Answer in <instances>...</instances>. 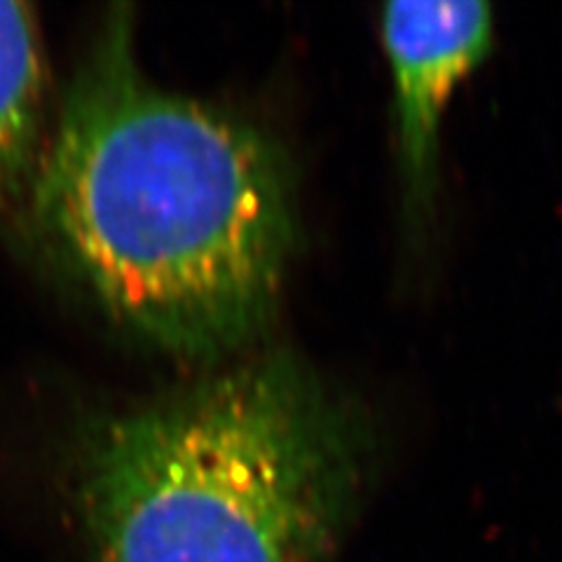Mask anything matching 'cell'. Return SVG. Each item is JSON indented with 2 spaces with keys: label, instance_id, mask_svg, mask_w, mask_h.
Listing matches in <instances>:
<instances>
[{
  "label": "cell",
  "instance_id": "6da1fadb",
  "mask_svg": "<svg viewBox=\"0 0 562 562\" xmlns=\"http://www.w3.org/2000/svg\"><path fill=\"white\" fill-rule=\"evenodd\" d=\"M31 206L105 314L188 359L268 324L295 237L284 155L249 122L150 85L130 8L68 90Z\"/></svg>",
  "mask_w": 562,
  "mask_h": 562
},
{
  "label": "cell",
  "instance_id": "7a4b0ae2",
  "mask_svg": "<svg viewBox=\"0 0 562 562\" xmlns=\"http://www.w3.org/2000/svg\"><path fill=\"white\" fill-rule=\"evenodd\" d=\"M363 473L355 415L274 355L97 419L68 492L85 562H336Z\"/></svg>",
  "mask_w": 562,
  "mask_h": 562
},
{
  "label": "cell",
  "instance_id": "3957f363",
  "mask_svg": "<svg viewBox=\"0 0 562 562\" xmlns=\"http://www.w3.org/2000/svg\"><path fill=\"white\" fill-rule=\"evenodd\" d=\"M380 35L394 78L396 148L411 209L434 192L438 130L452 92L492 45L495 16L487 3H390Z\"/></svg>",
  "mask_w": 562,
  "mask_h": 562
},
{
  "label": "cell",
  "instance_id": "277c9868",
  "mask_svg": "<svg viewBox=\"0 0 562 562\" xmlns=\"http://www.w3.org/2000/svg\"><path fill=\"white\" fill-rule=\"evenodd\" d=\"M45 94V52L35 12L0 0V198L20 188L35 162Z\"/></svg>",
  "mask_w": 562,
  "mask_h": 562
}]
</instances>
